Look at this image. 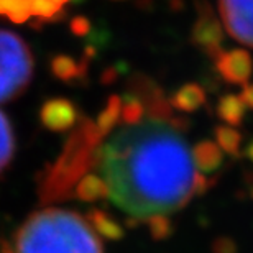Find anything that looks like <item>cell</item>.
Returning a JSON list of instances; mask_svg holds the SVG:
<instances>
[{"instance_id": "cell-3", "label": "cell", "mask_w": 253, "mask_h": 253, "mask_svg": "<svg viewBox=\"0 0 253 253\" xmlns=\"http://www.w3.org/2000/svg\"><path fill=\"white\" fill-rule=\"evenodd\" d=\"M33 78V54L22 37L0 30V104L20 97Z\"/></svg>"}, {"instance_id": "cell-22", "label": "cell", "mask_w": 253, "mask_h": 253, "mask_svg": "<svg viewBox=\"0 0 253 253\" xmlns=\"http://www.w3.org/2000/svg\"><path fill=\"white\" fill-rule=\"evenodd\" d=\"M169 3H171V8H173V10H181L184 7L183 0H169Z\"/></svg>"}, {"instance_id": "cell-23", "label": "cell", "mask_w": 253, "mask_h": 253, "mask_svg": "<svg viewBox=\"0 0 253 253\" xmlns=\"http://www.w3.org/2000/svg\"><path fill=\"white\" fill-rule=\"evenodd\" d=\"M245 155L249 156V160H250V161H253V141H252V143H250L249 146H247Z\"/></svg>"}, {"instance_id": "cell-2", "label": "cell", "mask_w": 253, "mask_h": 253, "mask_svg": "<svg viewBox=\"0 0 253 253\" xmlns=\"http://www.w3.org/2000/svg\"><path fill=\"white\" fill-rule=\"evenodd\" d=\"M15 253H104V249L89 219L74 211L46 207L20 225Z\"/></svg>"}, {"instance_id": "cell-4", "label": "cell", "mask_w": 253, "mask_h": 253, "mask_svg": "<svg viewBox=\"0 0 253 253\" xmlns=\"http://www.w3.org/2000/svg\"><path fill=\"white\" fill-rule=\"evenodd\" d=\"M69 0H0V15L13 23L30 20L53 22L63 15L64 5Z\"/></svg>"}, {"instance_id": "cell-1", "label": "cell", "mask_w": 253, "mask_h": 253, "mask_svg": "<svg viewBox=\"0 0 253 253\" xmlns=\"http://www.w3.org/2000/svg\"><path fill=\"white\" fill-rule=\"evenodd\" d=\"M94 150V165L109 199L145 222L184 207L197 196L199 173L183 131L169 122L141 120L112 130Z\"/></svg>"}, {"instance_id": "cell-12", "label": "cell", "mask_w": 253, "mask_h": 253, "mask_svg": "<svg viewBox=\"0 0 253 253\" xmlns=\"http://www.w3.org/2000/svg\"><path fill=\"white\" fill-rule=\"evenodd\" d=\"M245 110L247 107H245V104L242 102L240 95H235V94L222 95L215 107L217 117H219L222 122H225V125H230V126L242 125L245 117Z\"/></svg>"}, {"instance_id": "cell-18", "label": "cell", "mask_w": 253, "mask_h": 253, "mask_svg": "<svg viewBox=\"0 0 253 253\" xmlns=\"http://www.w3.org/2000/svg\"><path fill=\"white\" fill-rule=\"evenodd\" d=\"M148 224L150 235L155 240H166L173 235V222L166 214H158L145 220Z\"/></svg>"}, {"instance_id": "cell-24", "label": "cell", "mask_w": 253, "mask_h": 253, "mask_svg": "<svg viewBox=\"0 0 253 253\" xmlns=\"http://www.w3.org/2000/svg\"><path fill=\"white\" fill-rule=\"evenodd\" d=\"M73 2H74V3H83L84 0H73Z\"/></svg>"}, {"instance_id": "cell-15", "label": "cell", "mask_w": 253, "mask_h": 253, "mask_svg": "<svg viewBox=\"0 0 253 253\" xmlns=\"http://www.w3.org/2000/svg\"><path fill=\"white\" fill-rule=\"evenodd\" d=\"M15 153V138L13 130L7 115L0 112V173L10 165Z\"/></svg>"}, {"instance_id": "cell-6", "label": "cell", "mask_w": 253, "mask_h": 253, "mask_svg": "<svg viewBox=\"0 0 253 253\" xmlns=\"http://www.w3.org/2000/svg\"><path fill=\"white\" fill-rule=\"evenodd\" d=\"M219 10L230 37L253 48V0H219Z\"/></svg>"}, {"instance_id": "cell-7", "label": "cell", "mask_w": 253, "mask_h": 253, "mask_svg": "<svg viewBox=\"0 0 253 253\" xmlns=\"http://www.w3.org/2000/svg\"><path fill=\"white\" fill-rule=\"evenodd\" d=\"M201 8L199 18L196 20L191 32V40L196 46H199L207 56L215 61L224 53L222 42H224V30L220 22L214 17L212 8L204 2Z\"/></svg>"}, {"instance_id": "cell-9", "label": "cell", "mask_w": 253, "mask_h": 253, "mask_svg": "<svg viewBox=\"0 0 253 253\" xmlns=\"http://www.w3.org/2000/svg\"><path fill=\"white\" fill-rule=\"evenodd\" d=\"M44 125L53 130H68L76 124L78 110L69 100L66 99H53L44 104L42 112Z\"/></svg>"}, {"instance_id": "cell-10", "label": "cell", "mask_w": 253, "mask_h": 253, "mask_svg": "<svg viewBox=\"0 0 253 253\" xmlns=\"http://www.w3.org/2000/svg\"><path fill=\"white\" fill-rule=\"evenodd\" d=\"M192 161L196 169H199L202 174H214L224 163V151L219 148V145L211 140L199 141L191 150Z\"/></svg>"}, {"instance_id": "cell-11", "label": "cell", "mask_w": 253, "mask_h": 253, "mask_svg": "<svg viewBox=\"0 0 253 253\" xmlns=\"http://www.w3.org/2000/svg\"><path fill=\"white\" fill-rule=\"evenodd\" d=\"M171 107L179 112H196L206 104V90L196 83H188L169 97Z\"/></svg>"}, {"instance_id": "cell-8", "label": "cell", "mask_w": 253, "mask_h": 253, "mask_svg": "<svg viewBox=\"0 0 253 253\" xmlns=\"http://www.w3.org/2000/svg\"><path fill=\"white\" fill-rule=\"evenodd\" d=\"M215 69L229 84L247 85L253 74V59L245 49H230L215 59Z\"/></svg>"}, {"instance_id": "cell-16", "label": "cell", "mask_w": 253, "mask_h": 253, "mask_svg": "<svg viewBox=\"0 0 253 253\" xmlns=\"http://www.w3.org/2000/svg\"><path fill=\"white\" fill-rule=\"evenodd\" d=\"M145 107L138 97H135L131 92L122 95V114H120V122L124 125H135L145 120Z\"/></svg>"}, {"instance_id": "cell-20", "label": "cell", "mask_w": 253, "mask_h": 253, "mask_svg": "<svg viewBox=\"0 0 253 253\" xmlns=\"http://www.w3.org/2000/svg\"><path fill=\"white\" fill-rule=\"evenodd\" d=\"M71 32L78 37H85L90 33V22L85 17H76L71 22Z\"/></svg>"}, {"instance_id": "cell-14", "label": "cell", "mask_w": 253, "mask_h": 253, "mask_svg": "<svg viewBox=\"0 0 253 253\" xmlns=\"http://www.w3.org/2000/svg\"><path fill=\"white\" fill-rule=\"evenodd\" d=\"M215 133V140H217V145L219 148L224 151V153L234 156H240V151H242V133L239 130H235L234 126L230 125H219L215 126L214 130Z\"/></svg>"}, {"instance_id": "cell-5", "label": "cell", "mask_w": 253, "mask_h": 253, "mask_svg": "<svg viewBox=\"0 0 253 253\" xmlns=\"http://www.w3.org/2000/svg\"><path fill=\"white\" fill-rule=\"evenodd\" d=\"M128 92L141 100L145 112L151 120L171 122V119L174 117L173 107L169 104V99H166L163 94V89L146 76L135 74L128 83Z\"/></svg>"}, {"instance_id": "cell-21", "label": "cell", "mask_w": 253, "mask_h": 253, "mask_svg": "<svg viewBox=\"0 0 253 253\" xmlns=\"http://www.w3.org/2000/svg\"><path fill=\"white\" fill-rule=\"evenodd\" d=\"M240 99H242V102L245 104L247 109L253 110V84L245 85L244 90H242V94H240Z\"/></svg>"}, {"instance_id": "cell-17", "label": "cell", "mask_w": 253, "mask_h": 253, "mask_svg": "<svg viewBox=\"0 0 253 253\" xmlns=\"http://www.w3.org/2000/svg\"><path fill=\"white\" fill-rule=\"evenodd\" d=\"M51 69L54 76H58L59 79L71 81L74 78L83 76V73H85V64L84 66L83 63L78 64L69 56H56V58H53V61H51Z\"/></svg>"}, {"instance_id": "cell-19", "label": "cell", "mask_w": 253, "mask_h": 253, "mask_svg": "<svg viewBox=\"0 0 253 253\" xmlns=\"http://www.w3.org/2000/svg\"><path fill=\"white\" fill-rule=\"evenodd\" d=\"M212 252L214 253H237V245L232 239L220 237V239L214 240V244H212Z\"/></svg>"}, {"instance_id": "cell-13", "label": "cell", "mask_w": 253, "mask_h": 253, "mask_svg": "<svg viewBox=\"0 0 253 253\" xmlns=\"http://www.w3.org/2000/svg\"><path fill=\"white\" fill-rule=\"evenodd\" d=\"M87 219L100 237H105L109 240H120L124 237L122 225L112 215L105 214L102 211H92Z\"/></svg>"}]
</instances>
